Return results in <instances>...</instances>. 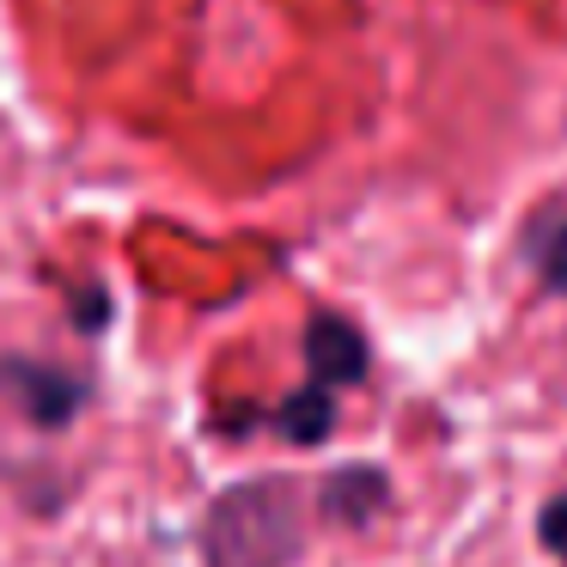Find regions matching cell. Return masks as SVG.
<instances>
[{
    "instance_id": "cell-4",
    "label": "cell",
    "mask_w": 567,
    "mask_h": 567,
    "mask_svg": "<svg viewBox=\"0 0 567 567\" xmlns=\"http://www.w3.org/2000/svg\"><path fill=\"white\" fill-rule=\"evenodd\" d=\"M318 506H323V518H336V525H372V518L391 506V476H384L379 464H342V470L323 476Z\"/></svg>"
},
{
    "instance_id": "cell-7",
    "label": "cell",
    "mask_w": 567,
    "mask_h": 567,
    "mask_svg": "<svg viewBox=\"0 0 567 567\" xmlns=\"http://www.w3.org/2000/svg\"><path fill=\"white\" fill-rule=\"evenodd\" d=\"M537 537H543V549H555V555L567 561V494L543 501V513H537Z\"/></svg>"
},
{
    "instance_id": "cell-5",
    "label": "cell",
    "mask_w": 567,
    "mask_h": 567,
    "mask_svg": "<svg viewBox=\"0 0 567 567\" xmlns=\"http://www.w3.org/2000/svg\"><path fill=\"white\" fill-rule=\"evenodd\" d=\"M518 250L537 269L543 293H567V208H537L518 233Z\"/></svg>"
},
{
    "instance_id": "cell-1",
    "label": "cell",
    "mask_w": 567,
    "mask_h": 567,
    "mask_svg": "<svg viewBox=\"0 0 567 567\" xmlns=\"http://www.w3.org/2000/svg\"><path fill=\"white\" fill-rule=\"evenodd\" d=\"M306 543L299 501L287 482H245L220 494L202 525V555L208 567H287Z\"/></svg>"
},
{
    "instance_id": "cell-6",
    "label": "cell",
    "mask_w": 567,
    "mask_h": 567,
    "mask_svg": "<svg viewBox=\"0 0 567 567\" xmlns=\"http://www.w3.org/2000/svg\"><path fill=\"white\" fill-rule=\"evenodd\" d=\"M330 427H336V391H330V384H318V379H306L281 409H275V433L293 440V445H323V440H330Z\"/></svg>"
},
{
    "instance_id": "cell-2",
    "label": "cell",
    "mask_w": 567,
    "mask_h": 567,
    "mask_svg": "<svg viewBox=\"0 0 567 567\" xmlns=\"http://www.w3.org/2000/svg\"><path fill=\"white\" fill-rule=\"evenodd\" d=\"M0 391L13 396L38 427H68L86 403V379L62 367H38V360H0Z\"/></svg>"
},
{
    "instance_id": "cell-3",
    "label": "cell",
    "mask_w": 567,
    "mask_h": 567,
    "mask_svg": "<svg viewBox=\"0 0 567 567\" xmlns=\"http://www.w3.org/2000/svg\"><path fill=\"white\" fill-rule=\"evenodd\" d=\"M372 367V348L367 336L354 330L348 318H336V311H318V318L306 323V372L318 384H330V391H342V384H360Z\"/></svg>"
}]
</instances>
